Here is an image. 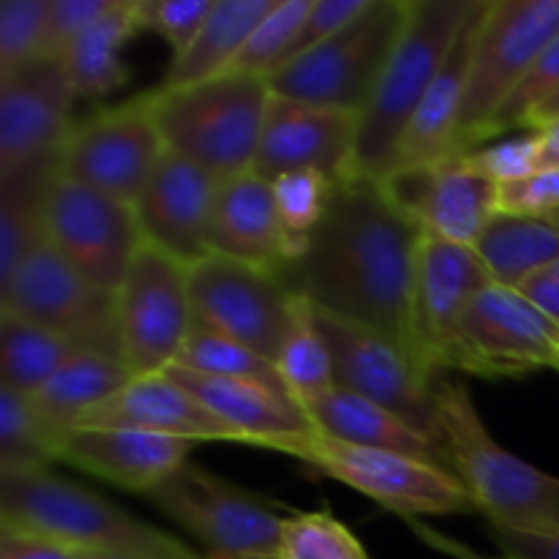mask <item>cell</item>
I'll use <instances>...</instances> for the list:
<instances>
[{"label": "cell", "mask_w": 559, "mask_h": 559, "mask_svg": "<svg viewBox=\"0 0 559 559\" xmlns=\"http://www.w3.org/2000/svg\"><path fill=\"white\" fill-rule=\"evenodd\" d=\"M424 235V227L388 191L385 180L349 175L336 180L320 227L298 260L284 267L282 278L317 309L385 333L424 371L413 325Z\"/></svg>", "instance_id": "6da1fadb"}, {"label": "cell", "mask_w": 559, "mask_h": 559, "mask_svg": "<svg viewBox=\"0 0 559 559\" xmlns=\"http://www.w3.org/2000/svg\"><path fill=\"white\" fill-rule=\"evenodd\" d=\"M437 440L489 527L559 535V478L502 448L486 429L469 388L437 382Z\"/></svg>", "instance_id": "7a4b0ae2"}, {"label": "cell", "mask_w": 559, "mask_h": 559, "mask_svg": "<svg viewBox=\"0 0 559 559\" xmlns=\"http://www.w3.org/2000/svg\"><path fill=\"white\" fill-rule=\"evenodd\" d=\"M0 530L58 540L76 551L200 559L164 530L49 469L0 478Z\"/></svg>", "instance_id": "3957f363"}, {"label": "cell", "mask_w": 559, "mask_h": 559, "mask_svg": "<svg viewBox=\"0 0 559 559\" xmlns=\"http://www.w3.org/2000/svg\"><path fill=\"white\" fill-rule=\"evenodd\" d=\"M480 0H413L407 27L388 60L382 80L360 115L355 173L385 180L415 109L451 58L464 25Z\"/></svg>", "instance_id": "277c9868"}, {"label": "cell", "mask_w": 559, "mask_h": 559, "mask_svg": "<svg viewBox=\"0 0 559 559\" xmlns=\"http://www.w3.org/2000/svg\"><path fill=\"white\" fill-rule=\"evenodd\" d=\"M271 98L265 76L235 71L178 91L156 87V115L167 151L194 162L218 183L251 173Z\"/></svg>", "instance_id": "5b68a950"}, {"label": "cell", "mask_w": 559, "mask_h": 559, "mask_svg": "<svg viewBox=\"0 0 559 559\" xmlns=\"http://www.w3.org/2000/svg\"><path fill=\"white\" fill-rule=\"evenodd\" d=\"M267 451L284 453L314 473L360 491L407 522H415L418 516L478 513L469 491L451 469L407 453L349 445L320 435L317 429L309 435L273 440Z\"/></svg>", "instance_id": "8992f818"}, {"label": "cell", "mask_w": 559, "mask_h": 559, "mask_svg": "<svg viewBox=\"0 0 559 559\" xmlns=\"http://www.w3.org/2000/svg\"><path fill=\"white\" fill-rule=\"evenodd\" d=\"M557 36L559 0H486L453 153L484 145L502 104Z\"/></svg>", "instance_id": "52a82bcc"}, {"label": "cell", "mask_w": 559, "mask_h": 559, "mask_svg": "<svg viewBox=\"0 0 559 559\" xmlns=\"http://www.w3.org/2000/svg\"><path fill=\"white\" fill-rule=\"evenodd\" d=\"M413 0H371L366 14L331 41L273 74L276 96L364 115L382 80L388 60L407 27Z\"/></svg>", "instance_id": "ba28073f"}, {"label": "cell", "mask_w": 559, "mask_h": 559, "mask_svg": "<svg viewBox=\"0 0 559 559\" xmlns=\"http://www.w3.org/2000/svg\"><path fill=\"white\" fill-rule=\"evenodd\" d=\"M147 500L205 546L207 559L278 557L287 516L282 502L229 484L197 464L186 462Z\"/></svg>", "instance_id": "9c48e42d"}, {"label": "cell", "mask_w": 559, "mask_h": 559, "mask_svg": "<svg viewBox=\"0 0 559 559\" xmlns=\"http://www.w3.org/2000/svg\"><path fill=\"white\" fill-rule=\"evenodd\" d=\"M0 311L60 333L80 349L123 358L115 293L76 271L47 240L0 287Z\"/></svg>", "instance_id": "30bf717a"}, {"label": "cell", "mask_w": 559, "mask_h": 559, "mask_svg": "<svg viewBox=\"0 0 559 559\" xmlns=\"http://www.w3.org/2000/svg\"><path fill=\"white\" fill-rule=\"evenodd\" d=\"M559 371V325L519 289L491 284L475 295L459 322L448 371L519 380Z\"/></svg>", "instance_id": "8fae6325"}, {"label": "cell", "mask_w": 559, "mask_h": 559, "mask_svg": "<svg viewBox=\"0 0 559 559\" xmlns=\"http://www.w3.org/2000/svg\"><path fill=\"white\" fill-rule=\"evenodd\" d=\"M120 355L131 377L162 374L175 366L194 314L189 265L142 240L115 293Z\"/></svg>", "instance_id": "7c38bea8"}, {"label": "cell", "mask_w": 559, "mask_h": 559, "mask_svg": "<svg viewBox=\"0 0 559 559\" xmlns=\"http://www.w3.org/2000/svg\"><path fill=\"white\" fill-rule=\"evenodd\" d=\"M164 151L167 142L158 126L156 91H145L71 126L58 167L134 207Z\"/></svg>", "instance_id": "4fadbf2b"}, {"label": "cell", "mask_w": 559, "mask_h": 559, "mask_svg": "<svg viewBox=\"0 0 559 559\" xmlns=\"http://www.w3.org/2000/svg\"><path fill=\"white\" fill-rule=\"evenodd\" d=\"M44 240L98 287L118 293L131 257L142 243L134 207L60 173L49 175L41 197Z\"/></svg>", "instance_id": "5bb4252c"}, {"label": "cell", "mask_w": 559, "mask_h": 559, "mask_svg": "<svg viewBox=\"0 0 559 559\" xmlns=\"http://www.w3.org/2000/svg\"><path fill=\"white\" fill-rule=\"evenodd\" d=\"M189 295L197 325L224 333L267 360H276L298 298L278 273L222 254H207L189 267Z\"/></svg>", "instance_id": "9a60e30c"}, {"label": "cell", "mask_w": 559, "mask_h": 559, "mask_svg": "<svg viewBox=\"0 0 559 559\" xmlns=\"http://www.w3.org/2000/svg\"><path fill=\"white\" fill-rule=\"evenodd\" d=\"M314 317L331 347L338 385L382 404L407 420L413 429L437 440V382L440 380L431 382L418 369L413 355L385 333L317 306Z\"/></svg>", "instance_id": "2e32d148"}, {"label": "cell", "mask_w": 559, "mask_h": 559, "mask_svg": "<svg viewBox=\"0 0 559 559\" xmlns=\"http://www.w3.org/2000/svg\"><path fill=\"white\" fill-rule=\"evenodd\" d=\"M74 87L60 58L31 60L0 76V178L55 162L71 131Z\"/></svg>", "instance_id": "e0dca14e"}, {"label": "cell", "mask_w": 559, "mask_h": 559, "mask_svg": "<svg viewBox=\"0 0 559 559\" xmlns=\"http://www.w3.org/2000/svg\"><path fill=\"white\" fill-rule=\"evenodd\" d=\"M491 284L475 246L424 235L415 271L413 325L420 366L435 382L448 374V358L464 311Z\"/></svg>", "instance_id": "ac0fdd59"}, {"label": "cell", "mask_w": 559, "mask_h": 559, "mask_svg": "<svg viewBox=\"0 0 559 559\" xmlns=\"http://www.w3.org/2000/svg\"><path fill=\"white\" fill-rule=\"evenodd\" d=\"M358 131L360 115L273 93L251 173L276 180L311 169L344 180L355 173Z\"/></svg>", "instance_id": "d6986e66"}, {"label": "cell", "mask_w": 559, "mask_h": 559, "mask_svg": "<svg viewBox=\"0 0 559 559\" xmlns=\"http://www.w3.org/2000/svg\"><path fill=\"white\" fill-rule=\"evenodd\" d=\"M385 186L424 233L462 246L478 243L497 213V183L475 167L469 153L404 169L385 178Z\"/></svg>", "instance_id": "ffe728a7"}, {"label": "cell", "mask_w": 559, "mask_h": 559, "mask_svg": "<svg viewBox=\"0 0 559 559\" xmlns=\"http://www.w3.org/2000/svg\"><path fill=\"white\" fill-rule=\"evenodd\" d=\"M218 180L175 151H164L151 180L134 202L142 240L183 265L205 260L211 251V222Z\"/></svg>", "instance_id": "44dd1931"}, {"label": "cell", "mask_w": 559, "mask_h": 559, "mask_svg": "<svg viewBox=\"0 0 559 559\" xmlns=\"http://www.w3.org/2000/svg\"><path fill=\"white\" fill-rule=\"evenodd\" d=\"M76 429H134L186 442H238L243 435L197 402L178 380L162 374L131 377L118 393L93 407Z\"/></svg>", "instance_id": "7402d4cb"}, {"label": "cell", "mask_w": 559, "mask_h": 559, "mask_svg": "<svg viewBox=\"0 0 559 559\" xmlns=\"http://www.w3.org/2000/svg\"><path fill=\"white\" fill-rule=\"evenodd\" d=\"M191 448L194 442L134 429H71L60 440L58 462L147 497L189 462Z\"/></svg>", "instance_id": "603a6c76"}, {"label": "cell", "mask_w": 559, "mask_h": 559, "mask_svg": "<svg viewBox=\"0 0 559 559\" xmlns=\"http://www.w3.org/2000/svg\"><path fill=\"white\" fill-rule=\"evenodd\" d=\"M211 251L282 276L284 267L295 260V251L278 218L271 180L243 173L218 183Z\"/></svg>", "instance_id": "cb8c5ba5"}, {"label": "cell", "mask_w": 559, "mask_h": 559, "mask_svg": "<svg viewBox=\"0 0 559 559\" xmlns=\"http://www.w3.org/2000/svg\"><path fill=\"white\" fill-rule=\"evenodd\" d=\"M197 402L243 435V445L265 448L282 437H298L314 431L306 409L289 393L254 380L233 377H207L189 369H167Z\"/></svg>", "instance_id": "d4e9b609"}, {"label": "cell", "mask_w": 559, "mask_h": 559, "mask_svg": "<svg viewBox=\"0 0 559 559\" xmlns=\"http://www.w3.org/2000/svg\"><path fill=\"white\" fill-rule=\"evenodd\" d=\"M486 0H480L478 9L464 25L462 36H459L456 47H453L451 58L442 66L440 76L429 93L424 96L420 107L415 109L413 120L404 129L402 142L396 147V158H393L391 175L404 173V169H418L426 164H435L440 158L453 156L456 151V134L459 120H462L464 96H467V80H469V60H473L475 36H478L480 16H484ZM388 175V178H391Z\"/></svg>", "instance_id": "484cf974"}, {"label": "cell", "mask_w": 559, "mask_h": 559, "mask_svg": "<svg viewBox=\"0 0 559 559\" xmlns=\"http://www.w3.org/2000/svg\"><path fill=\"white\" fill-rule=\"evenodd\" d=\"M306 415H309L311 426L320 435L333 437V440L360 448L407 453V456L424 459V462L451 469L448 453L440 442L426 437L424 431L413 429L407 420H402L396 413L382 407V404L371 402V399L360 396V393L347 391L342 385H336L325 396L306 404Z\"/></svg>", "instance_id": "4316f807"}, {"label": "cell", "mask_w": 559, "mask_h": 559, "mask_svg": "<svg viewBox=\"0 0 559 559\" xmlns=\"http://www.w3.org/2000/svg\"><path fill=\"white\" fill-rule=\"evenodd\" d=\"M140 31V0H115L107 14L60 55L76 102H102L129 82L123 47Z\"/></svg>", "instance_id": "83f0119b"}, {"label": "cell", "mask_w": 559, "mask_h": 559, "mask_svg": "<svg viewBox=\"0 0 559 559\" xmlns=\"http://www.w3.org/2000/svg\"><path fill=\"white\" fill-rule=\"evenodd\" d=\"M273 3L276 0H216L202 31L178 58H173L158 87L178 91L227 74Z\"/></svg>", "instance_id": "f1b7e54d"}, {"label": "cell", "mask_w": 559, "mask_h": 559, "mask_svg": "<svg viewBox=\"0 0 559 559\" xmlns=\"http://www.w3.org/2000/svg\"><path fill=\"white\" fill-rule=\"evenodd\" d=\"M126 382H131V371L123 358L82 349L27 399L49 429L66 435L76 429L93 407L118 393Z\"/></svg>", "instance_id": "f546056e"}, {"label": "cell", "mask_w": 559, "mask_h": 559, "mask_svg": "<svg viewBox=\"0 0 559 559\" xmlns=\"http://www.w3.org/2000/svg\"><path fill=\"white\" fill-rule=\"evenodd\" d=\"M475 251L491 282L519 289L533 273L559 260V224L544 216L495 213L480 233Z\"/></svg>", "instance_id": "4dcf8cb0"}, {"label": "cell", "mask_w": 559, "mask_h": 559, "mask_svg": "<svg viewBox=\"0 0 559 559\" xmlns=\"http://www.w3.org/2000/svg\"><path fill=\"white\" fill-rule=\"evenodd\" d=\"M76 353L82 349L60 333L0 311V385L33 396Z\"/></svg>", "instance_id": "1f68e13d"}, {"label": "cell", "mask_w": 559, "mask_h": 559, "mask_svg": "<svg viewBox=\"0 0 559 559\" xmlns=\"http://www.w3.org/2000/svg\"><path fill=\"white\" fill-rule=\"evenodd\" d=\"M273 364H276L278 377H282L287 393L304 409L306 404L325 396L328 391L338 385L331 347H328L325 336H322L320 325H317L314 306L304 295L295 298L293 322H289V331Z\"/></svg>", "instance_id": "d6a6232c"}, {"label": "cell", "mask_w": 559, "mask_h": 559, "mask_svg": "<svg viewBox=\"0 0 559 559\" xmlns=\"http://www.w3.org/2000/svg\"><path fill=\"white\" fill-rule=\"evenodd\" d=\"M55 169L58 158L0 178V287L14 276L22 260L44 243L41 197Z\"/></svg>", "instance_id": "836d02e7"}, {"label": "cell", "mask_w": 559, "mask_h": 559, "mask_svg": "<svg viewBox=\"0 0 559 559\" xmlns=\"http://www.w3.org/2000/svg\"><path fill=\"white\" fill-rule=\"evenodd\" d=\"M60 440L63 435L44 424L31 399L0 385V478L49 469Z\"/></svg>", "instance_id": "e575fe53"}, {"label": "cell", "mask_w": 559, "mask_h": 559, "mask_svg": "<svg viewBox=\"0 0 559 559\" xmlns=\"http://www.w3.org/2000/svg\"><path fill=\"white\" fill-rule=\"evenodd\" d=\"M175 366L207 377H233V380L265 382V385L278 388V391L287 393L273 360L254 353V349H249L246 344L235 342V338L224 336V333L211 331V328L205 325H197V322L191 325L189 338H186ZM169 369H173V366H169Z\"/></svg>", "instance_id": "d590c367"}, {"label": "cell", "mask_w": 559, "mask_h": 559, "mask_svg": "<svg viewBox=\"0 0 559 559\" xmlns=\"http://www.w3.org/2000/svg\"><path fill=\"white\" fill-rule=\"evenodd\" d=\"M314 0H276L265 20L251 31L249 41L233 63L235 74H254L271 80L287 60ZM227 71V74H229Z\"/></svg>", "instance_id": "8d00e7d4"}, {"label": "cell", "mask_w": 559, "mask_h": 559, "mask_svg": "<svg viewBox=\"0 0 559 559\" xmlns=\"http://www.w3.org/2000/svg\"><path fill=\"white\" fill-rule=\"evenodd\" d=\"M273 197H276V211L282 218V227L287 233L289 246L295 251V260L300 251L306 249L314 229L320 227L322 216H325L328 205H331V194L336 180H331L322 173H287L282 178L271 180Z\"/></svg>", "instance_id": "74e56055"}, {"label": "cell", "mask_w": 559, "mask_h": 559, "mask_svg": "<svg viewBox=\"0 0 559 559\" xmlns=\"http://www.w3.org/2000/svg\"><path fill=\"white\" fill-rule=\"evenodd\" d=\"M282 559H369L358 535L331 511L287 513L282 524Z\"/></svg>", "instance_id": "f35d334b"}, {"label": "cell", "mask_w": 559, "mask_h": 559, "mask_svg": "<svg viewBox=\"0 0 559 559\" xmlns=\"http://www.w3.org/2000/svg\"><path fill=\"white\" fill-rule=\"evenodd\" d=\"M555 98H559V36L544 49V55L535 60L522 85L502 104V109L486 131V142L497 140L508 131H530L540 109L549 107Z\"/></svg>", "instance_id": "ab89813d"}, {"label": "cell", "mask_w": 559, "mask_h": 559, "mask_svg": "<svg viewBox=\"0 0 559 559\" xmlns=\"http://www.w3.org/2000/svg\"><path fill=\"white\" fill-rule=\"evenodd\" d=\"M49 0H3L0 3V76L14 74L41 58Z\"/></svg>", "instance_id": "60d3db41"}, {"label": "cell", "mask_w": 559, "mask_h": 559, "mask_svg": "<svg viewBox=\"0 0 559 559\" xmlns=\"http://www.w3.org/2000/svg\"><path fill=\"white\" fill-rule=\"evenodd\" d=\"M216 0H140L142 31H153L178 58L197 38Z\"/></svg>", "instance_id": "b9f144b4"}, {"label": "cell", "mask_w": 559, "mask_h": 559, "mask_svg": "<svg viewBox=\"0 0 559 559\" xmlns=\"http://www.w3.org/2000/svg\"><path fill=\"white\" fill-rule=\"evenodd\" d=\"M475 167L495 180L497 186L519 183V180L530 178L538 169H544L540 162V136L538 131H527V134L508 136V140H497L491 145H480L469 151Z\"/></svg>", "instance_id": "7bdbcfd3"}, {"label": "cell", "mask_w": 559, "mask_h": 559, "mask_svg": "<svg viewBox=\"0 0 559 559\" xmlns=\"http://www.w3.org/2000/svg\"><path fill=\"white\" fill-rule=\"evenodd\" d=\"M369 5H371V0H314V3H311L309 16H306L304 27H300L298 38H295V44L289 47L284 66H289L293 60L304 58L306 52L317 49L320 44L331 41V38L338 36L344 27L353 25L360 14H366V9H369Z\"/></svg>", "instance_id": "ee69618b"}, {"label": "cell", "mask_w": 559, "mask_h": 559, "mask_svg": "<svg viewBox=\"0 0 559 559\" xmlns=\"http://www.w3.org/2000/svg\"><path fill=\"white\" fill-rule=\"evenodd\" d=\"M112 3L115 0H49L41 55L60 58L93 22L107 14Z\"/></svg>", "instance_id": "f6af8a7d"}, {"label": "cell", "mask_w": 559, "mask_h": 559, "mask_svg": "<svg viewBox=\"0 0 559 559\" xmlns=\"http://www.w3.org/2000/svg\"><path fill=\"white\" fill-rule=\"evenodd\" d=\"M497 213L555 216L559 213V167H544L519 183L497 186Z\"/></svg>", "instance_id": "bcb514c9"}, {"label": "cell", "mask_w": 559, "mask_h": 559, "mask_svg": "<svg viewBox=\"0 0 559 559\" xmlns=\"http://www.w3.org/2000/svg\"><path fill=\"white\" fill-rule=\"evenodd\" d=\"M0 559H85L82 551L58 540L38 538L16 530H0Z\"/></svg>", "instance_id": "7dc6e473"}, {"label": "cell", "mask_w": 559, "mask_h": 559, "mask_svg": "<svg viewBox=\"0 0 559 559\" xmlns=\"http://www.w3.org/2000/svg\"><path fill=\"white\" fill-rule=\"evenodd\" d=\"M491 538L508 559H559V535H530L489 527Z\"/></svg>", "instance_id": "c3c4849f"}, {"label": "cell", "mask_w": 559, "mask_h": 559, "mask_svg": "<svg viewBox=\"0 0 559 559\" xmlns=\"http://www.w3.org/2000/svg\"><path fill=\"white\" fill-rule=\"evenodd\" d=\"M519 293H522L524 298L533 300L546 317H551L559 325V260L551 262L544 271L533 273V276L519 287Z\"/></svg>", "instance_id": "681fc988"}, {"label": "cell", "mask_w": 559, "mask_h": 559, "mask_svg": "<svg viewBox=\"0 0 559 559\" xmlns=\"http://www.w3.org/2000/svg\"><path fill=\"white\" fill-rule=\"evenodd\" d=\"M540 136V162L544 167H559V118L549 120L538 129Z\"/></svg>", "instance_id": "f907efd6"}, {"label": "cell", "mask_w": 559, "mask_h": 559, "mask_svg": "<svg viewBox=\"0 0 559 559\" xmlns=\"http://www.w3.org/2000/svg\"><path fill=\"white\" fill-rule=\"evenodd\" d=\"M413 524L415 530H418L420 535H424L426 540H429V544H435L437 549H442V551H448V555H453L456 559H508V557H484V555H475V551H469V549H464L462 544H456V540H448V538H442V535H437V533H431V530H426V527H420V524H415V522H409Z\"/></svg>", "instance_id": "816d5d0a"}, {"label": "cell", "mask_w": 559, "mask_h": 559, "mask_svg": "<svg viewBox=\"0 0 559 559\" xmlns=\"http://www.w3.org/2000/svg\"><path fill=\"white\" fill-rule=\"evenodd\" d=\"M85 559H169V557H147V555H109V551H82ZM207 559V557H200Z\"/></svg>", "instance_id": "f5cc1de1"}, {"label": "cell", "mask_w": 559, "mask_h": 559, "mask_svg": "<svg viewBox=\"0 0 559 559\" xmlns=\"http://www.w3.org/2000/svg\"><path fill=\"white\" fill-rule=\"evenodd\" d=\"M555 118H559V98H555V102H551L549 107L540 109V115H538V118H535L533 129H530V131H538L540 126H546V123H549V120H555Z\"/></svg>", "instance_id": "db71d44e"}, {"label": "cell", "mask_w": 559, "mask_h": 559, "mask_svg": "<svg viewBox=\"0 0 559 559\" xmlns=\"http://www.w3.org/2000/svg\"><path fill=\"white\" fill-rule=\"evenodd\" d=\"M251 559H282V557H251Z\"/></svg>", "instance_id": "11a10c76"}, {"label": "cell", "mask_w": 559, "mask_h": 559, "mask_svg": "<svg viewBox=\"0 0 559 559\" xmlns=\"http://www.w3.org/2000/svg\"><path fill=\"white\" fill-rule=\"evenodd\" d=\"M549 218H555V222L559 224V213H555V216H549Z\"/></svg>", "instance_id": "9f6ffc18"}]
</instances>
